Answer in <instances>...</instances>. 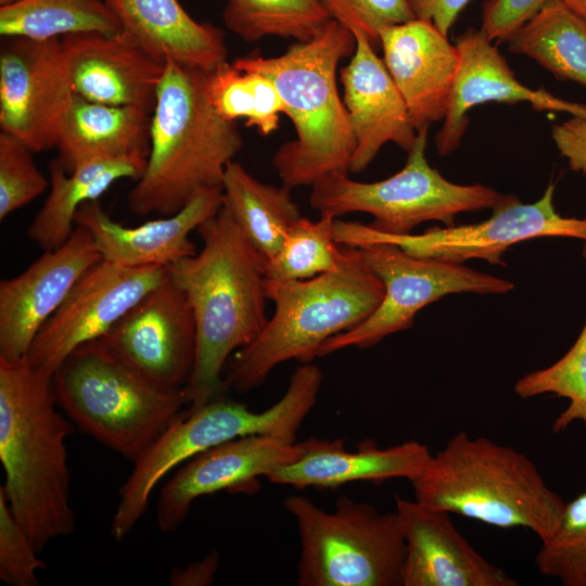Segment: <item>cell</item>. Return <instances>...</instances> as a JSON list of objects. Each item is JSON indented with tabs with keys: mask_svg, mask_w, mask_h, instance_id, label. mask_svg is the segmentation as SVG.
I'll use <instances>...</instances> for the list:
<instances>
[{
	"mask_svg": "<svg viewBox=\"0 0 586 586\" xmlns=\"http://www.w3.org/2000/svg\"><path fill=\"white\" fill-rule=\"evenodd\" d=\"M203 246L167 267L193 311L198 349L184 387L187 410L222 395L229 356L249 345L266 318L267 258L250 242L225 204L196 229Z\"/></svg>",
	"mask_w": 586,
	"mask_h": 586,
	"instance_id": "cell-1",
	"label": "cell"
},
{
	"mask_svg": "<svg viewBox=\"0 0 586 586\" xmlns=\"http://www.w3.org/2000/svg\"><path fill=\"white\" fill-rule=\"evenodd\" d=\"M56 406L52 377L26 356L0 358V489L38 552L76 525L66 447L73 422Z\"/></svg>",
	"mask_w": 586,
	"mask_h": 586,
	"instance_id": "cell-2",
	"label": "cell"
},
{
	"mask_svg": "<svg viewBox=\"0 0 586 586\" xmlns=\"http://www.w3.org/2000/svg\"><path fill=\"white\" fill-rule=\"evenodd\" d=\"M354 34L335 20L306 42H294L277 56L257 53L235 59L241 69L268 77L277 88L296 138L279 146L272 165L289 189L349 171L355 139L340 97L336 71L352 56Z\"/></svg>",
	"mask_w": 586,
	"mask_h": 586,
	"instance_id": "cell-3",
	"label": "cell"
},
{
	"mask_svg": "<svg viewBox=\"0 0 586 586\" xmlns=\"http://www.w3.org/2000/svg\"><path fill=\"white\" fill-rule=\"evenodd\" d=\"M208 73L166 60L151 114L148 163L127 196L132 214L170 216L201 192L222 188L243 137L209 103Z\"/></svg>",
	"mask_w": 586,
	"mask_h": 586,
	"instance_id": "cell-4",
	"label": "cell"
},
{
	"mask_svg": "<svg viewBox=\"0 0 586 586\" xmlns=\"http://www.w3.org/2000/svg\"><path fill=\"white\" fill-rule=\"evenodd\" d=\"M331 271L300 281L266 282L275 311L260 333L235 352L222 378V393H246L259 386L278 365L290 359L311 362L324 342L361 323L381 303V280L357 247Z\"/></svg>",
	"mask_w": 586,
	"mask_h": 586,
	"instance_id": "cell-5",
	"label": "cell"
},
{
	"mask_svg": "<svg viewBox=\"0 0 586 586\" xmlns=\"http://www.w3.org/2000/svg\"><path fill=\"white\" fill-rule=\"evenodd\" d=\"M415 500L500 527H524L540 542L558 525L565 502L523 453L486 437L456 433L411 481Z\"/></svg>",
	"mask_w": 586,
	"mask_h": 586,
	"instance_id": "cell-6",
	"label": "cell"
},
{
	"mask_svg": "<svg viewBox=\"0 0 586 586\" xmlns=\"http://www.w3.org/2000/svg\"><path fill=\"white\" fill-rule=\"evenodd\" d=\"M321 383L320 369L306 362L293 372L284 395L262 412H254L224 394L193 411L184 409L133 462L131 473L119 489L112 536L117 542L123 540L145 513L158 482L195 455L251 434L295 443L298 429L317 402Z\"/></svg>",
	"mask_w": 586,
	"mask_h": 586,
	"instance_id": "cell-7",
	"label": "cell"
},
{
	"mask_svg": "<svg viewBox=\"0 0 586 586\" xmlns=\"http://www.w3.org/2000/svg\"><path fill=\"white\" fill-rule=\"evenodd\" d=\"M58 406L81 431L136 462L184 411V388L160 386L99 341L74 349L52 377Z\"/></svg>",
	"mask_w": 586,
	"mask_h": 586,
	"instance_id": "cell-8",
	"label": "cell"
},
{
	"mask_svg": "<svg viewBox=\"0 0 586 586\" xmlns=\"http://www.w3.org/2000/svg\"><path fill=\"white\" fill-rule=\"evenodd\" d=\"M285 509L300 535V586H402L405 540L396 511L340 496L327 512L291 495Z\"/></svg>",
	"mask_w": 586,
	"mask_h": 586,
	"instance_id": "cell-9",
	"label": "cell"
},
{
	"mask_svg": "<svg viewBox=\"0 0 586 586\" xmlns=\"http://www.w3.org/2000/svg\"><path fill=\"white\" fill-rule=\"evenodd\" d=\"M428 130L417 131L406 164L395 175L375 182L356 181L347 174L326 177L311 186V207L334 218L367 213L373 217V230L408 234L424 221L451 226L460 213L495 209L515 199L484 184H458L443 177L425 155Z\"/></svg>",
	"mask_w": 586,
	"mask_h": 586,
	"instance_id": "cell-10",
	"label": "cell"
},
{
	"mask_svg": "<svg viewBox=\"0 0 586 586\" xmlns=\"http://www.w3.org/2000/svg\"><path fill=\"white\" fill-rule=\"evenodd\" d=\"M357 249L381 280L383 298L361 323L324 342L318 357L347 347H372L385 336L409 329L423 307L448 294H505L513 289L510 280L463 264L413 256L391 243H369Z\"/></svg>",
	"mask_w": 586,
	"mask_h": 586,
	"instance_id": "cell-11",
	"label": "cell"
},
{
	"mask_svg": "<svg viewBox=\"0 0 586 586\" xmlns=\"http://www.w3.org/2000/svg\"><path fill=\"white\" fill-rule=\"evenodd\" d=\"M555 186L542 198L522 203L518 198L493 209L481 222L432 227L420 234H386L358 221L334 220V238L340 245L357 247L369 243H391L419 257L463 264L483 259L502 265L501 256L512 245L540 237H565L586 241V217L560 215L553 204Z\"/></svg>",
	"mask_w": 586,
	"mask_h": 586,
	"instance_id": "cell-12",
	"label": "cell"
},
{
	"mask_svg": "<svg viewBox=\"0 0 586 586\" xmlns=\"http://www.w3.org/2000/svg\"><path fill=\"white\" fill-rule=\"evenodd\" d=\"M166 275L167 267H127L100 260L39 330L27 361L37 371L53 377L74 349L102 337Z\"/></svg>",
	"mask_w": 586,
	"mask_h": 586,
	"instance_id": "cell-13",
	"label": "cell"
},
{
	"mask_svg": "<svg viewBox=\"0 0 586 586\" xmlns=\"http://www.w3.org/2000/svg\"><path fill=\"white\" fill-rule=\"evenodd\" d=\"M74 97L61 38H3L1 131L18 138L34 153L53 149Z\"/></svg>",
	"mask_w": 586,
	"mask_h": 586,
	"instance_id": "cell-14",
	"label": "cell"
},
{
	"mask_svg": "<svg viewBox=\"0 0 586 586\" xmlns=\"http://www.w3.org/2000/svg\"><path fill=\"white\" fill-rule=\"evenodd\" d=\"M97 341L160 386L184 388L192 377L196 324L186 293L168 269L163 281Z\"/></svg>",
	"mask_w": 586,
	"mask_h": 586,
	"instance_id": "cell-15",
	"label": "cell"
},
{
	"mask_svg": "<svg viewBox=\"0 0 586 586\" xmlns=\"http://www.w3.org/2000/svg\"><path fill=\"white\" fill-rule=\"evenodd\" d=\"M100 260L91 233L75 226L61 246L43 251L22 273L1 280L0 358L25 357L39 330Z\"/></svg>",
	"mask_w": 586,
	"mask_h": 586,
	"instance_id": "cell-16",
	"label": "cell"
},
{
	"mask_svg": "<svg viewBox=\"0 0 586 586\" xmlns=\"http://www.w3.org/2000/svg\"><path fill=\"white\" fill-rule=\"evenodd\" d=\"M302 453V442L251 434L195 455L181 464L160 492L156 504L160 531L168 534L178 530L195 499L220 491L256 488L258 477L292 463Z\"/></svg>",
	"mask_w": 586,
	"mask_h": 586,
	"instance_id": "cell-17",
	"label": "cell"
},
{
	"mask_svg": "<svg viewBox=\"0 0 586 586\" xmlns=\"http://www.w3.org/2000/svg\"><path fill=\"white\" fill-rule=\"evenodd\" d=\"M404 540L402 586H518L480 555L445 510L394 496Z\"/></svg>",
	"mask_w": 586,
	"mask_h": 586,
	"instance_id": "cell-18",
	"label": "cell"
},
{
	"mask_svg": "<svg viewBox=\"0 0 586 586\" xmlns=\"http://www.w3.org/2000/svg\"><path fill=\"white\" fill-rule=\"evenodd\" d=\"M61 40L76 95L152 114L166 62L150 55L124 29L112 35L74 34Z\"/></svg>",
	"mask_w": 586,
	"mask_h": 586,
	"instance_id": "cell-19",
	"label": "cell"
},
{
	"mask_svg": "<svg viewBox=\"0 0 586 586\" xmlns=\"http://www.w3.org/2000/svg\"><path fill=\"white\" fill-rule=\"evenodd\" d=\"M383 62L416 131L444 120L459 66V52L432 22L413 18L379 31Z\"/></svg>",
	"mask_w": 586,
	"mask_h": 586,
	"instance_id": "cell-20",
	"label": "cell"
},
{
	"mask_svg": "<svg viewBox=\"0 0 586 586\" xmlns=\"http://www.w3.org/2000/svg\"><path fill=\"white\" fill-rule=\"evenodd\" d=\"M356 48L340 69L343 102L355 139L349 171H364L387 142L409 152L417 139L406 103L369 38L353 31Z\"/></svg>",
	"mask_w": 586,
	"mask_h": 586,
	"instance_id": "cell-21",
	"label": "cell"
},
{
	"mask_svg": "<svg viewBox=\"0 0 586 586\" xmlns=\"http://www.w3.org/2000/svg\"><path fill=\"white\" fill-rule=\"evenodd\" d=\"M459 66L450 105L435 137L440 155L453 153L469 124V111L487 102H526L538 111L561 112L586 118V105L558 98L520 82L505 58L482 31L469 29L458 37Z\"/></svg>",
	"mask_w": 586,
	"mask_h": 586,
	"instance_id": "cell-22",
	"label": "cell"
},
{
	"mask_svg": "<svg viewBox=\"0 0 586 586\" xmlns=\"http://www.w3.org/2000/svg\"><path fill=\"white\" fill-rule=\"evenodd\" d=\"M224 204L222 188L205 190L170 216L126 227L113 220L98 200L84 203L75 226L92 235L102 259L127 267H168L196 253L189 234Z\"/></svg>",
	"mask_w": 586,
	"mask_h": 586,
	"instance_id": "cell-23",
	"label": "cell"
},
{
	"mask_svg": "<svg viewBox=\"0 0 586 586\" xmlns=\"http://www.w3.org/2000/svg\"><path fill=\"white\" fill-rule=\"evenodd\" d=\"M302 445L300 458L267 474L271 483L303 489L335 488L356 481L407 479L411 482L424 471L432 458L426 445L417 441L387 448H379L370 441L362 442L356 451L346 450L342 440L311 437Z\"/></svg>",
	"mask_w": 586,
	"mask_h": 586,
	"instance_id": "cell-24",
	"label": "cell"
},
{
	"mask_svg": "<svg viewBox=\"0 0 586 586\" xmlns=\"http://www.w3.org/2000/svg\"><path fill=\"white\" fill-rule=\"evenodd\" d=\"M123 29L150 55L212 72L227 62L225 31L198 22L178 0H105Z\"/></svg>",
	"mask_w": 586,
	"mask_h": 586,
	"instance_id": "cell-25",
	"label": "cell"
},
{
	"mask_svg": "<svg viewBox=\"0 0 586 586\" xmlns=\"http://www.w3.org/2000/svg\"><path fill=\"white\" fill-rule=\"evenodd\" d=\"M150 129L151 113L75 94L61 125L56 160L66 173L95 160H148Z\"/></svg>",
	"mask_w": 586,
	"mask_h": 586,
	"instance_id": "cell-26",
	"label": "cell"
},
{
	"mask_svg": "<svg viewBox=\"0 0 586 586\" xmlns=\"http://www.w3.org/2000/svg\"><path fill=\"white\" fill-rule=\"evenodd\" d=\"M148 160L106 158L87 162L66 173L58 160L50 163V192L33 219L27 234L43 251L67 241L75 229L78 208L98 200L115 181L139 180Z\"/></svg>",
	"mask_w": 586,
	"mask_h": 586,
	"instance_id": "cell-27",
	"label": "cell"
},
{
	"mask_svg": "<svg viewBox=\"0 0 586 586\" xmlns=\"http://www.w3.org/2000/svg\"><path fill=\"white\" fill-rule=\"evenodd\" d=\"M224 204L250 242L267 258L280 249L302 215L291 189L266 184L231 161L222 178Z\"/></svg>",
	"mask_w": 586,
	"mask_h": 586,
	"instance_id": "cell-28",
	"label": "cell"
},
{
	"mask_svg": "<svg viewBox=\"0 0 586 586\" xmlns=\"http://www.w3.org/2000/svg\"><path fill=\"white\" fill-rule=\"evenodd\" d=\"M506 42L510 52L586 88V22L559 0H548Z\"/></svg>",
	"mask_w": 586,
	"mask_h": 586,
	"instance_id": "cell-29",
	"label": "cell"
},
{
	"mask_svg": "<svg viewBox=\"0 0 586 586\" xmlns=\"http://www.w3.org/2000/svg\"><path fill=\"white\" fill-rule=\"evenodd\" d=\"M122 23L105 0H14L0 5V35L35 40L81 33L117 34Z\"/></svg>",
	"mask_w": 586,
	"mask_h": 586,
	"instance_id": "cell-30",
	"label": "cell"
},
{
	"mask_svg": "<svg viewBox=\"0 0 586 586\" xmlns=\"http://www.w3.org/2000/svg\"><path fill=\"white\" fill-rule=\"evenodd\" d=\"M222 20L245 42L269 36L306 42L332 17L319 0H227Z\"/></svg>",
	"mask_w": 586,
	"mask_h": 586,
	"instance_id": "cell-31",
	"label": "cell"
},
{
	"mask_svg": "<svg viewBox=\"0 0 586 586\" xmlns=\"http://www.w3.org/2000/svg\"><path fill=\"white\" fill-rule=\"evenodd\" d=\"M207 97L225 120L244 119L246 127L269 136L279 127L285 105L272 81L253 71L225 62L208 73Z\"/></svg>",
	"mask_w": 586,
	"mask_h": 586,
	"instance_id": "cell-32",
	"label": "cell"
},
{
	"mask_svg": "<svg viewBox=\"0 0 586 586\" xmlns=\"http://www.w3.org/2000/svg\"><path fill=\"white\" fill-rule=\"evenodd\" d=\"M334 220L320 216L316 221L304 217L295 221L279 251L267 259V280H307L336 268L344 249L335 241Z\"/></svg>",
	"mask_w": 586,
	"mask_h": 586,
	"instance_id": "cell-33",
	"label": "cell"
},
{
	"mask_svg": "<svg viewBox=\"0 0 586 586\" xmlns=\"http://www.w3.org/2000/svg\"><path fill=\"white\" fill-rule=\"evenodd\" d=\"M586 258V241L583 247ZM521 398L553 394L569 400L552 423L555 433L581 421L586 428V322L573 346L551 366L526 373L514 384Z\"/></svg>",
	"mask_w": 586,
	"mask_h": 586,
	"instance_id": "cell-34",
	"label": "cell"
},
{
	"mask_svg": "<svg viewBox=\"0 0 586 586\" xmlns=\"http://www.w3.org/2000/svg\"><path fill=\"white\" fill-rule=\"evenodd\" d=\"M538 572L563 586H586V492L565 502L552 534L535 557Z\"/></svg>",
	"mask_w": 586,
	"mask_h": 586,
	"instance_id": "cell-35",
	"label": "cell"
},
{
	"mask_svg": "<svg viewBox=\"0 0 586 586\" xmlns=\"http://www.w3.org/2000/svg\"><path fill=\"white\" fill-rule=\"evenodd\" d=\"M33 151L18 138L0 133V220L41 195L50 180L36 166Z\"/></svg>",
	"mask_w": 586,
	"mask_h": 586,
	"instance_id": "cell-36",
	"label": "cell"
},
{
	"mask_svg": "<svg viewBox=\"0 0 586 586\" xmlns=\"http://www.w3.org/2000/svg\"><path fill=\"white\" fill-rule=\"evenodd\" d=\"M37 553L0 489V579L10 586H38L37 571L44 570L47 563Z\"/></svg>",
	"mask_w": 586,
	"mask_h": 586,
	"instance_id": "cell-37",
	"label": "cell"
},
{
	"mask_svg": "<svg viewBox=\"0 0 586 586\" xmlns=\"http://www.w3.org/2000/svg\"><path fill=\"white\" fill-rule=\"evenodd\" d=\"M331 17L352 33H364L375 48L379 31L416 18L406 0H319Z\"/></svg>",
	"mask_w": 586,
	"mask_h": 586,
	"instance_id": "cell-38",
	"label": "cell"
},
{
	"mask_svg": "<svg viewBox=\"0 0 586 586\" xmlns=\"http://www.w3.org/2000/svg\"><path fill=\"white\" fill-rule=\"evenodd\" d=\"M548 0H488L483 10L480 30L491 41H507V39L532 16H534Z\"/></svg>",
	"mask_w": 586,
	"mask_h": 586,
	"instance_id": "cell-39",
	"label": "cell"
},
{
	"mask_svg": "<svg viewBox=\"0 0 586 586\" xmlns=\"http://www.w3.org/2000/svg\"><path fill=\"white\" fill-rule=\"evenodd\" d=\"M552 139L574 171L586 173V118L571 116L552 126Z\"/></svg>",
	"mask_w": 586,
	"mask_h": 586,
	"instance_id": "cell-40",
	"label": "cell"
},
{
	"mask_svg": "<svg viewBox=\"0 0 586 586\" xmlns=\"http://www.w3.org/2000/svg\"><path fill=\"white\" fill-rule=\"evenodd\" d=\"M416 18L432 22L443 34L449 29L471 0H406Z\"/></svg>",
	"mask_w": 586,
	"mask_h": 586,
	"instance_id": "cell-41",
	"label": "cell"
},
{
	"mask_svg": "<svg viewBox=\"0 0 586 586\" xmlns=\"http://www.w3.org/2000/svg\"><path fill=\"white\" fill-rule=\"evenodd\" d=\"M219 566V555L212 550L201 560L186 566L174 568L168 577L171 586H207L215 581Z\"/></svg>",
	"mask_w": 586,
	"mask_h": 586,
	"instance_id": "cell-42",
	"label": "cell"
},
{
	"mask_svg": "<svg viewBox=\"0 0 586 586\" xmlns=\"http://www.w3.org/2000/svg\"><path fill=\"white\" fill-rule=\"evenodd\" d=\"M573 13L586 22V0H559Z\"/></svg>",
	"mask_w": 586,
	"mask_h": 586,
	"instance_id": "cell-43",
	"label": "cell"
},
{
	"mask_svg": "<svg viewBox=\"0 0 586 586\" xmlns=\"http://www.w3.org/2000/svg\"><path fill=\"white\" fill-rule=\"evenodd\" d=\"M14 0H0V5L7 4L9 2H12Z\"/></svg>",
	"mask_w": 586,
	"mask_h": 586,
	"instance_id": "cell-44",
	"label": "cell"
}]
</instances>
